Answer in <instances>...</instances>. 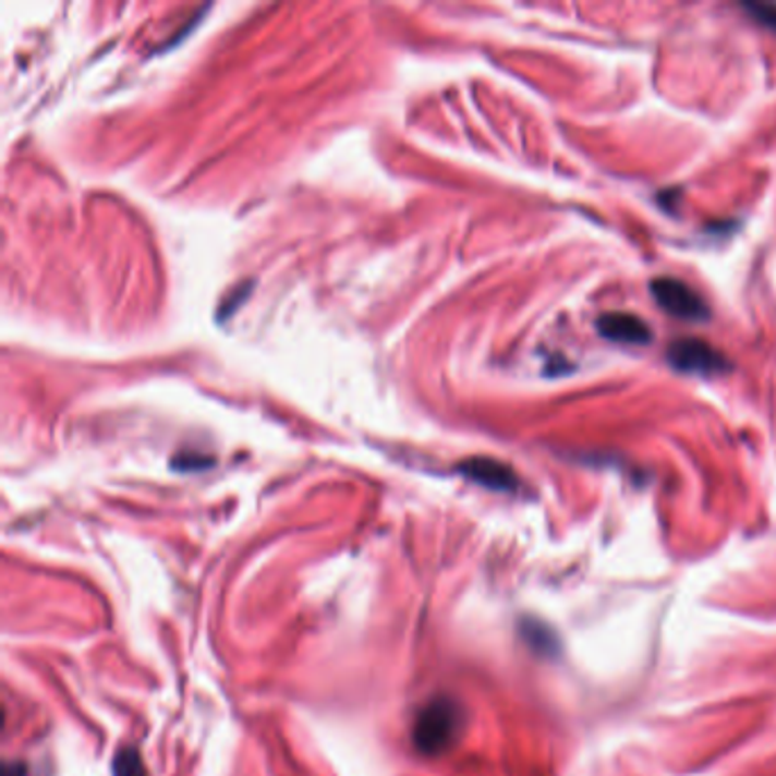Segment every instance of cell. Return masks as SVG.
<instances>
[{
	"instance_id": "6da1fadb",
	"label": "cell",
	"mask_w": 776,
	"mask_h": 776,
	"mask_svg": "<svg viewBox=\"0 0 776 776\" xmlns=\"http://www.w3.org/2000/svg\"><path fill=\"white\" fill-rule=\"evenodd\" d=\"M464 711L451 696H435L417 713L412 740L426 756H437L447 752L462 731Z\"/></svg>"
},
{
	"instance_id": "7a4b0ae2",
	"label": "cell",
	"mask_w": 776,
	"mask_h": 776,
	"mask_svg": "<svg viewBox=\"0 0 776 776\" xmlns=\"http://www.w3.org/2000/svg\"><path fill=\"white\" fill-rule=\"evenodd\" d=\"M667 360L671 367L679 372H686V374L711 376V374H722V372L731 369V362L724 357V353H719L708 342L696 340V338L671 342V347L667 349Z\"/></svg>"
},
{
	"instance_id": "3957f363",
	"label": "cell",
	"mask_w": 776,
	"mask_h": 776,
	"mask_svg": "<svg viewBox=\"0 0 776 776\" xmlns=\"http://www.w3.org/2000/svg\"><path fill=\"white\" fill-rule=\"evenodd\" d=\"M652 294L656 303L671 317L686 322H702L711 315L704 299L677 278H656L652 282Z\"/></svg>"
},
{
	"instance_id": "277c9868",
	"label": "cell",
	"mask_w": 776,
	"mask_h": 776,
	"mask_svg": "<svg viewBox=\"0 0 776 776\" xmlns=\"http://www.w3.org/2000/svg\"><path fill=\"white\" fill-rule=\"evenodd\" d=\"M597 330L602 338L619 344H646L652 342V328L638 315L631 313H608L597 319Z\"/></svg>"
},
{
	"instance_id": "5b68a950",
	"label": "cell",
	"mask_w": 776,
	"mask_h": 776,
	"mask_svg": "<svg viewBox=\"0 0 776 776\" xmlns=\"http://www.w3.org/2000/svg\"><path fill=\"white\" fill-rule=\"evenodd\" d=\"M460 472L468 478L485 485V487L499 489V493H510V489L517 487L514 472L508 468V464H504L499 460H493V458L468 460L460 468Z\"/></svg>"
},
{
	"instance_id": "8992f818",
	"label": "cell",
	"mask_w": 776,
	"mask_h": 776,
	"mask_svg": "<svg viewBox=\"0 0 776 776\" xmlns=\"http://www.w3.org/2000/svg\"><path fill=\"white\" fill-rule=\"evenodd\" d=\"M112 769H114V776H148V772L140 759V752L133 747L121 749L112 763Z\"/></svg>"
},
{
	"instance_id": "52a82bcc",
	"label": "cell",
	"mask_w": 776,
	"mask_h": 776,
	"mask_svg": "<svg viewBox=\"0 0 776 776\" xmlns=\"http://www.w3.org/2000/svg\"><path fill=\"white\" fill-rule=\"evenodd\" d=\"M754 21H759L765 28L776 33V5H765V3H744L742 5Z\"/></svg>"
},
{
	"instance_id": "ba28073f",
	"label": "cell",
	"mask_w": 776,
	"mask_h": 776,
	"mask_svg": "<svg viewBox=\"0 0 776 776\" xmlns=\"http://www.w3.org/2000/svg\"><path fill=\"white\" fill-rule=\"evenodd\" d=\"M524 635H526V640H529L533 646H537V650H549V652H554L556 638H554L545 627H537V625L524 627Z\"/></svg>"
}]
</instances>
